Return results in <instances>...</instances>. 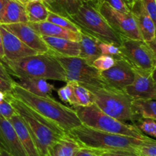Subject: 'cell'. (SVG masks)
<instances>
[{
	"instance_id": "obj_1",
	"label": "cell",
	"mask_w": 156,
	"mask_h": 156,
	"mask_svg": "<svg viewBox=\"0 0 156 156\" xmlns=\"http://www.w3.org/2000/svg\"><path fill=\"white\" fill-rule=\"evenodd\" d=\"M10 94L43 117L57 125L66 133L82 125L73 108L59 103L53 98L32 94L15 82Z\"/></svg>"
},
{
	"instance_id": "obj_2",
	"label": "cell",
	"mask_w": 156,
	"mask_h": 156,
	"mask_svg": "<svg viewBox=\"0 0 156 156\" xmlns=\"http://www.w3.org/2000/svg\"><path fill=\"white\" fill-rule=\"evenodd\" d=\"M82 147L105 152H129L139 154L140 146L149 140H142L133 137L117 135L97 130L82 124L69 133ZM140 155V154H139Z\"/></svg>"
},
{
	"instance_id": "obj_3",
	"label": "cell",
	"mask_w": 156,
	"mask_h": 156,
	"mask_svg": "<svg viewBox=\"0 0 156 156\" xmlns=\"http://www.w3.org/2000/svg\"><path fill=\"white\" fill-rule=\"evenodd\" d=\"M5 99L25 123L41 156H48L49 150L53 143L68 134L54 123L49 121L14 98L10 93L5 94Z\"/></svg>"
},
{
	"instance_id": "obj_4",
	"label": "cell",
	"mask_w": 156,
	"mask_h": 156,
	"mask_svg": "<svg viewBox=\"0 0 156 156\" xmlns=\"http://www.w3.org/2000/svg\"><path fill=\"white\" fill-rule=\"evenodd\" d=\"M0 62L8 73L16 78L50 79L66 82L63 68L51 53H37L14 61L3 57Z\"/></svg>"
},
{
	"instance_id": "obj_5",
	"label": "cell",
	"mask_w": 156,
	"mask_h": 156,
	"mask_svg": "<svg viewBox=\"0 0 156 156\" xmlns=\"http://www.w3.org/2000/svg\"><path fill=\"white\" fill-rule=\"evenodd\" d=\"M76 111L82 124L97 130L117 135L133 137L142 140H149L134 124H129L117 120L101 111L96 105L88 107H75Z\"/></svg>"
},
{
	"instance_id": "obj_6",
	"label": "cell",
	"mask_w": 156,
	"mask_h": 156,
	"mask_svg": "<svg viewBox=\"0 0 156 156\" xmlns=\"http://www.w3.org/2000/svg\"><path fill=\"white\" fill-rule=\"evenodd\" d=\"M94 96V105L105 114L126 123L139 120L132 108L133 99L125 91L110 86L96 88L84 86Z\"/></svg>"
},
{
	"instance_id": "obj_7",
	"label": "cell",
	"mask_w": 156,
	"mask_h": 156,
	"mask_svg": "<svg viewBox=\"0 0 156 156\" xmlns=\"http://www.w3.org/2000/svg\"><path fill=\"white\" fill-rule=\"evenodd\" d=\"M69 18L81 30L101 42L120 47L121 37L113 30L93 2H82L78 12Z\"/></svg>"
},
{
	"instance_id": "obj_8",
	"label": "cell",
	"mask_w": 156,
	"mask_h": 156,
	"mask_svg": "<svg viewBox=\"0 0 156 156\" xmlns=\"http://www.w3.org/2000/svg\"><path fill=\"white\" fill-rule=\"evenodd\" d=\"M53 56L65 71L66 83L76 82L83 86L88 85L96 88L108 86L101 76V72L83 58L79 56Z\"/></svg>"
},
{
	"instance_id": "obj_9",
	"label": "cell",
	"mask_w": 156,
	"mask_h": 156,
	"mask_svg": "<svg viewBox=\"0 0 156 156\" xmlns=\"http://www.w3.org/2000/svg\"><path fill=\"white\" fill-rule=\"evenodd\" d=\"M120 56L136 69L151 72L156 67V56L144 41L121 37Z\"/></svg>"
},
{
	"instance_id": "obj_10",
	"label": "cell",
	"mask_w": 156,
	"mask_h": 156,
	"mask_svg": "<svg viewBox=\"0 0 156 156\" xmlns=\"http://www.w3.org/2000/svg\"><path fill=\"white\" fill-rule=\"evenodd\" d=\"M94 6L113 30L120 37L143 41L132 12L123 13L116 11L105 2Z\"/></svg>"
},
{
	"instance_id": "obj_11",
	"label": "cell",
	"mask_w": 156,
	"mask_h": 156,
	"mask_svg": "<svg viewBox=\"0 0 156 156\" xmlns=\"http://www.w3.org/2000/svg\"><path fill=\"white\" fill-rule=\"evenodd\" d=\"M114 57L115 58L114 66L106 71L101 72V76L108 86L124 91L133 82L135 71L130 63L120 55Z\"/></svg>"
},
{
	"instance_id": "obj_12",
	"label": "cell",
	"mask_w": 156,
	"mask_h": 156,
	"mask_svg": "<svg viewBox=\"0 0 156 156\" xmlns=\"http://www.w3.org/2000/svg\"><path fill=\"white\" fill-rule=\"evenodd\" d=\"M134 71L135 78L133 82L123 91L133 100H156V83L152 79V73L136 69H134Z\"/></svg>"
},
{
	"instance_id": "obj_13",
	"label": "cell",
	"mask_w": 156,
	"mask_h": 156,
	"mask_svg": "<svg viewBox=\"0 0 156 156\" xmlns=\"http://www.w3.org/2000/svg\"><path fill=\"white\" fill-rule=\"evenodd\" d=\"M9 31L19 38L24 44L38 53H50V50L42 36L37 33L28 23L1 24Z\"/></svg>"
},
{
	"instance_id": "obj_14",
	"label": "cell",
	"mask_w": 156,
	"mask_h": 156,
	"mask_svg": "<svg viewBox=\"0 0 156 156\" xmlns=\"http://www.w3.org/2000/svg\"><path fill=\"white\" fill-rule=\"evenodd\" d=\"M0 32L2 40L5 59L14 61L38 53L37 52L27 47L19 38L9 31L1 24H0Z\"/></svg>"
},
{
	"instance_id": "obj_15",
	"label": "cell",
	"mask_w": 156,
	"mask_h": 156,
	"mask_svg": "<svg viewBox=\"0 0 156 156\" xmlns=\"http://www.w3.org/2000/svg\"><path fill=\"white\" fill-rule=\"evenodd\" d=\"M0 146L13 156H27L9 120L0 116Z\"/></svg>"
},
{
	"instance_id": "obj_16",
	"label": "cell",
	"mask_w": 156,
	"mask_h": 156,
	"mask_svg": "<svg viewBox=\"0 0 156 156\" xmlns=\"http://www.w3.org/2000/svg\"><path fill=\"white\" fill-rule=\"evenodd\" d=\"M130 10L143 41L146 42L152 41L155 35V24L146 11L143 2L137 0L130 8Z\"/></svg>"
},
{
	"instance_id": "obj_17",
	"label": "cell",
	"mask_w": 156,
	"mask_h": 156,
	"mask_svg": "<svg viewBox=\"0 0 156 156\" xmlns=\"http://www.w3.org/2000/svg\"><path fill=\"white\" fill-rule=\"evenodd\" d=\"M42 38L50 49L51 54L62 56H79L80 46L79 42L47 36H42Z\"/></svg>"
},
{
	"instance_id": "obj_18",
	"label": "cell",
	"mask_w": 156,
	"mask_h": 156,
	"mask_svg": "<svg viewBox=\"0 0 156 156\" xmlns=\"http://www.w3.org/2000/svg\"><path fill=\"white\" fill-rule=\"evenodd\" d=\"M28 24L41 36L62 38V39L76 41V42L80 41V32L76 33V32L71 31L47 21H44V22L35 23V24H30V23Z\"/></svg>"
},
{
	"instance_id": "obj_19",
	"label": "cell",
	"mask_w": 156,
	"mask_h": 156,
	"mask_svg": "<svg viewBox=\"0 0 156 156\" xmlns=\"http://www.w3.org/2000/svg\"><path fill=\"white\" fill-rule=\"evenodd\" d=\"M9 122L16 132L20 142L27 156H41L37 149L33 137L30 135L25 123L18 114H15L9 120Z\"/></svg>"
},
{
	"instance_id": "obj_20",
	"label": "cell",
	"mask_w": 156,
	"mask_h": 156,
	"mask_svg": "<svg viewBox=\"0 0 156 156\" xmlns=\"http://www.w3.org/2000/svg\"><path fill=\"white\" fill-rule=\"evenodd\" d=\"M28 23L25 12V6L21 0H9L0 24H12Z\"/></svg>"
},
{
	"instance_id": "obj_21",
	"label": "cell",
	"mask_w": 156,
	"mask_h": 156,
	"mask_svg": "<svg viewBox=\"0 0 156 156\" xmlns=\"http://www.w3.org/2000/svg\"><path fill=\"white\" fill-rule=\"evenodd\" d=\"M80 35L81 39L79 42L80 46L79 57L85 59L91 65V62L101 55L99 49V43L101 41L82 30H80Z\"/></svg>"
},
{
	"instance_id": "obj_22",
	"label": "cell",
	"mask_w": 156,
	"mask_h": 156,
	"mask_svg": "<svg viewBox=\"0 0 156 156\" xmlns=\"http://www.w3.org/2000/svg\"><path fill=\"white\" fill-rule=\"evenodd\" d=\"M18 81H15V83L29 92L37 95L51 97L52 93L56 89L54 85L47 82L45 79H30V78H18Z\"/></svg>"
},
{
	"instance_id": "obj_23",
	"label": "cell",
	"mask_w": 156,
	"mask_h": 156,
	"mask_svg": "<svg viewBox=\"0 0 156 156\" xmlns=\"http://www.w3.org/2000/svg\"><path fill=\"white\" fill-rule=\"evenodd\" d=\"M81 148L80 144L68 133L53 143L48 156H75Z\"/></svg>"
},
{
	"instance_id": "obj_24",
	"label": "cell",
	"mask_w": 156,
	"mask_h": 156,
	"mask_svg": "<svg viewBox=\"0 0 156 156\" xmlns=\"http://www.w3.org/2000/svg\"><path fill=\"white\" fill-rule=\"evenodd\" d=\"M24 6L27 21L30 24L44 22L47 20L50 10L42 2H24Z\"/></svg>"
},
{
	"instance_id": "obj_25",
	"label": "cell",
	"mask_w": 156,
	"mask_h": 156,
	"mask_svg": "<svg viewBox=\"0 0 156 156\" xmlns=\"http://www.w3.org/2000/svg\"><path fill=\"white\" fill-rule=\"evenodd\" d=\"M132 108L139 120L151 119L156 121V100H133Z\"/></svg>"
},
{
	"instance_id": "obj_26",
	"label": "cell",
	"mask_w": 156,
	"mask_h": 156,
	"mask_svg": "<svg viewBox=\"0 0 156 156\" xmlns=\"http://www.w3.org/2000/svg\"><path fill=\"white\" fill-rule=\"evenodd\" d=\"M69 83L73 88L75 107H88L94 105V96L89 90L78 82H70Z\"/></svg>"
},
{
	"instance_id": "obj_27",
	"label": "cell",
	"mask_w": 156,
	"mask_h": 156,
	"mask_svg": "<svg viewBox=\"0 0 156 156\" xmlns=\"http://www.w3.org/2000/svg\"><path fill=\"white\" fill-rule=\"evenodd\" d=\"M47 21L50 23H53L56 25L59 26L62 28L67 29V30L76 32V33H79L81 30L79 26L75 24L69 18L64 16V15H59V14L55 13V12H50V11Z\"/></svg>"
},
{
	"instance_id": "obj_28",
	"label": "cell",
	"mask_w": 156,
	"mask_h": 156,
	"mask_svg": "<svg viewBox=\"0 0 156 156\" xmlns=\"http://www.w3.org/2000/svg\"><path fill=\"white\" fill-rule=\"evenodd\" d=\"M56 1L63 15L68 18L75 15L82 4L80 0H56Z\"/></svg>"
},
{
	"instance_id": "obj_29",
	"label": "cell",
	"mask_w": 156,
	"mask_h": 156,
	"mask_svg": "<svg viewBox=\"0 0 156 156\" xmlns=\"http://www.w3.org/2000/svg\"><path fill=\"white\" fill-rule=\"evenodd\" d=\"M137 128L143 133L150 136L156 138V121L151 119L141 118L134 122Z\"/></svg>"
},
{
	"instance_id": "obj_30",
	"label": "cell",
	"mask_w": 156,
	"mask_h": 156,
	"mask_svg": "<svg viewBox=\"0 0 156 156\" xmlns=\"http://www.w3.org/2000/svg\"><path fill=\"white\" fill-rule=\"evenodd\" d=\"M114 63H115V58L114 56H108V55H101L91 62V66L99 72H103L114 66Z\"/></svg>"
},
{
	"instance_id": "obj_31",
	"label": "cell",
	"mask_w": 156,
	"mask_h": 156,
	"mask_svg": "<svg viewBox=\"0 0 156 156\" xmlns=\"http://www.w3.org/2000/svg\"><path fill=\"white\" fill-rule=\"evenodd\" d=\"M59 98L65 103L69 104L75 107V99H74V93H73V88L71 84L69 82H67L65 86L59 88L56 90Z\"/></svg>"
},
{
	"instance_id": "obj_32",
	"label": "cell",
	"mask_w": 156,
	"mask_h": 156,
	"mask_svg": "<svg viewBox=\"0 0 156 156\" xmlns=\"http://www.w3.org/2000/svg\"><path fill=\"white\" fill-rule=\"evenodd\" d=\"M99 49L101 55H108L111 56H117L120 55V48L118 46L105 42L99 43Z\"/></svg>"
},
{
	"instance_id": "obj_33",
	"label": "cell",
	"mask_w": 156,
	"mask_h": 156,
	"mask_svg": "<svg viewBox=\"0 0 156 156\" xmlns=\"http://www.w3.org/2000/svg\"><path fill=\"white\" fill-rule=\"evenodd\" d=\"M138 152L141 156H156V140L152 139L140 146Z\"/></svg>"
},
{
	"instance_id": "obj_34",
	"label": "cell",
	"mask_w": 156,
	"mask_h": 156,
	"mask_svg": "<svg viewBox=\"0 0 156 156\" xmlns=\"http://www.w3.org/2000/svg\"><path fill=\"white\" fill-rule=\"evenodd\" d=\"M15 114H16L15 110L5 98L4 101L0 102V116L2 117L9 120Z\"/></svg>"
},
{
	"instance_id": "obj_35",
	"label": "cell",
	"mask_w": 156,
	"mask_h": 156,
	"mask_svg": "<svg viewBox=\"0 0 156 156\" xmlns=\"http://www.w3.org/2000/svg\"><path fill=\"white\" fill-rule=\"evenodd\" d=\"M114 10L123 13H130L131 10L126 0H103Z\"/></svg>"
},
{
	"instance_id": "obj_36",
	"label": "cell",
	"mask_w": 156,
	"mask_h": 156,
	"mask_svg": "<svg viewBox=\"0 0 156 156\" xmlns=\"http://www.w3.org/2000/svg\"><path fill=\"white\" fill-rule=\"evenodd\" d=\"M23 3L26 2H28V1H40V2H42L43 3L46 5L47 6V8L49 9V10L50 12H55V13H57L59 14V15H64L62 12L61 11V9H59V5H58L57 2H56V0H21ZM65 16V15H64Z\"/></svg>"
},
{
	"instance_id": "obj_37",
	"label": "cell",
	"mask_w": 156,
	"mask_h": 156,
	"mask_svg": "<svg viewBox=\"0 0 156 156\" xmlns=\"http://www.w3.org/2000/svg\"><path fill=\"white\" fill-rule=\"evenodd\" d=\"M149 15L156 25V1L155 0H141Z\"/></svg>"
},
{
	"instance_id": "obj_38",
	"label": "cell",
	"mask_w": 156,
	"mask_h": 156,
	"mask_svg": "<svg viewBox=\"0 0 156 156\" xmlns=\"http://www.w3.org/2000/svg\"><path fill=\"white\" fill-rule=\"evenodd\" d=\"M14 82H8V81L5 80L2 78L0 77V91L3 92L4 94H9V93L12 92Z\"/></svg>"
},
{
	"instance_id": "obj_39",
	"label": "cell",
	"mask_w": 156,
	"mask_h": 156,
	"mask_svg": "<svg viewBox=\"0 0 156 156\" xmlns=\"http://www.w3.org/2000/svg\"><path fill=\"white\" fill-rule=\"evenodd\" d=\"M101 155V153L98 152V151L82 147L78 151V152L75 156H99Z\"/></svg>"
},
{
	"instance_id": "obj_40",
	"label": "cell",
	"mask_w": 156,
	"mask_h": 156,
	"mask_svg": "<svg viewBox=\"0 0 156 156\" xmlns=\"http://www.w3.org/2000/svg\"><path fill=\"white\" fill-rule=\"evenodd\" d=\"M0 77L2 78L5 80L8 81V82H13L14 80L11 77L10 74L8 73V71L6 70V69L5 68V66H3V64L0 62Z\"/></svg>"
},
{
	"instance_id": "obj_41",
	"label": "cell",
	"mask_w": 156,
	"mask_h": 156,
	"mask_svg": "<svg viewBox=\"0 0 156 156\" xmlns=\"http://www.w3.org/2000/svg\"><path fill=\"white\" fill-rule=\"evenodd\" d=\"M101 155L104 156H141L139 154L129 153V152H105Z\"/></svg>"
},
{
	"instance_id": "obj_42",
	"label": "cell",
	"mask_w": 156,
	"mask_h": 156,
	"mask_svg": "<svg viewBox=\"0 0 156 156\" xmlns=\"http://www.w3.org/2000/svg\"><path fill=\"white\" fill-rule=\"evenodd\" d=\"M9 2V0H0V21H1L3 14H4L5 9Z\"/></svg>"
},
{
	"instance_id": "obj_43",
	"label": "cell",
	"mask_w": 156,
	"mask_h": 156,
	"mask_svg": "<svg viewBox=\"0 0 156 156\" xmlns=\"http://www.w3.org/2000/svg\"><path fill=\"white\" fill-rule=\"evenodd\" d=\"M148 44V45L149 46V47L151 48V50H152V52L154 53V54L156 56V25H155V37L152 41H149V42H146Z\"/></svg>"
},
{
	"instance_id": "obj_44",
	"label": "cell",
	"mask_w": 156,
	"mask_h": 156,
	"mask_svg": "<svg viewBox=\"0 0 156 156\" xmlns=\"http://www.w3.org/2000/svg\"><path fill=\"white\" fill-rule=\"evenodd\" d=\"M4 57V51H3V46H2V40L1 32H0V59Z\"/></svg>"
},
{
	"instance_id": "obj_45",
	"label": "cell",
	"mask_w": 156,
	"mask_h": 156,
	"mask_svg": "<svg viewBox=\"0 0 156 156\" xmlns=\"http://www.w3.org/2000/svg\"><path fill=\"white\" fill-rule=\"evenodd\" d=\"M0 156H13L11 155L9 152L5 150V149H3L1 146H0Z\"/></svg>"
},
{
	"instance_id": "obj_46",
	"label": "cell",
	"mask_w": 156,
	"mask_h": 156,
	"mask_svg": "<svg viewBox=\"0 0 156 156\" xmlns=\"http://www.w3.org/2000/svg\"><path fill=\"white\" fill-rule=\"evenodd\" d=\"M126 3H127L128 5H129V9H130V8L132 7L134 4H135V2L137 1V0H126Z\"/></svg>"
},
{
	"instance_id": "obj_47",
	"label": "cell",
	"mask_w": 156,
	"mask_h": 156,
	"mask_svg": "<svg viewBox=\"0 0 156 156\" xmlns=\"http://www.w3.org/2000/svg\"><path fill=\"white\" fill-rule=\"evenodd\" d=\"M152 77L153 79V80L155 81V82L156 83V67L152 70Z\"/></svg>"
},
{
	"instance_id": "obj_48",
	"label": "cell",
	"mask_w": 156,
	"mask_h": 156,
	"mask_svg": "<svg viewBox=\"0 0 156 156\" xmlns=\"http://www.w3.org/2000/svg\"><path fill=\"white\" fill-rule=\"evenodd\" d=\"M5 98V94H4L3 92H1V91H0V102L4 101Z\"/></svg>"
},
{
	"instance_id": "obj_49",
	"label": "cell",
	"mask_w": 156,
	"mask_h": 156,
	"mask_svg": "<svg viewBox=\"0 0 156 156\" xmlns=\"http://www.w3.org/2000/svg\"><path fill=\"white\" fill-rule=\"evenodd\" d=\"M102 2H103V0H93V3H94V5L98 4V3Z\"/></svg>"
},
{
	"instance_id": "obj_50",
	"label": "cell",
	"mask_w": 156,
	"mask_h": 156,
	"mask_svg": "<svg viewBox=\"0 0 156 156\" xmlns=\"http://www.w3.org/2000/svg\"><path fill=\"white\" fill-rule=\"evenodd\" d=\"M82 2H93V0H80Z\"/></svg>"
},
{
	"instance_id": "obj_51",
	"label": "cell",
	"mask_w": 156,
	"mask_h": 156,
	"mask_svg": "<svg viewBox=\"0 0 156 156\" xmlns=\"http://www.w3.org/2000/svg\"><path fill=\"white\" fill-rule=\"evenodd\" d=\"M99 156H104L103 155H99Z\"/></svg>"
}]
</instances>
